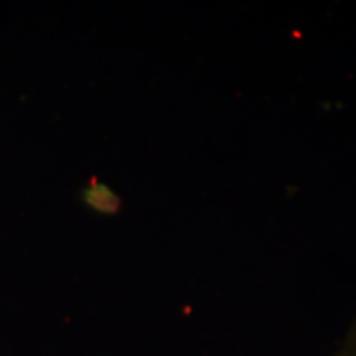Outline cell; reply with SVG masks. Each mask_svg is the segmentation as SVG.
Instances as JSON below:
<instances>
[{
    "mask_svg": "<svg viewBox=\"0 0 356 356\" xmlns=\"http://www.w3.org/2000/svg\"><path fill=\"white\" fill-rule=\"evenodd\" d=\"M84 203L91 207L92 210L99 213H114L119 208V198L113 190H109L106 185L91 184L89 188L84 190Z\"/></svg>",
    "mask_w": 356,
    "mask_h": 356,
    "instance_id": "obj_1",
    "label": "cell"
},
{
    "mask_svg": "<svg viewBox=\"0 0 356 356\" xmlns=\"http://www.w3.org/2000/svg\"><path fill=\"white\" fill-rule=\"evenodd\" d=\"M338 356H356V323L353 330L350 332L348 340H346V343L343 345V348H341Z\"/></svg>",
    "mask_w": 356,
    "mask_h": 356,
    "instance_id": "obj_2",
    "label": "cell"
}]
</instances>
